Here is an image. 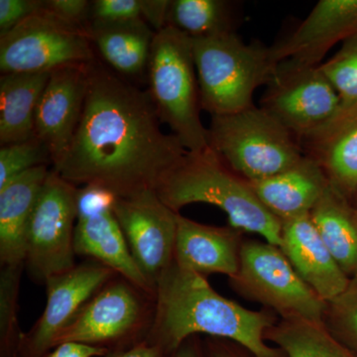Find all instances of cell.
I'll use <instances>...</instances> for the list:
<instances>
[{
  "instance_id": "28",
  "label": "cell",
  "mask_w": 357,
  "mask_h": 357,
  "mask_svg": "<svg viewBox=\"0 0 357 357\" xmlns=\"http://www.w3.org/2000/svg\"><path fill=\"white\" fill-rule=\"evenodd\" d=\"M321 69L337 91L342 100L340 109L357 107V37L342 43L340 50Z\"/></svg>"
},
{
  "instance_id": "31",
  "label": "cell",
  "mask_w": 357,
  "mask_h": 357,
  "mask_svg": "<svg viewBox=\"0 0 357 357\" xmlns=\"http://www.w3.org/2000/svg\"><path fill=\"white\" fill-rule=\"evenodd\" d=\"M142 9V0H96L91 2L89 22L126 23L144 20Z\"/></svg>"
},
{
  "instance_id": "8",
  "label": "cell",
  "mask_w": 357,
  "mask_h": 357,
  "mask_svg": "<svg viewBox=\"0 0 357 357\" xmlns=\"http://www.w3.org/2000/svg\"><path fill=\"white\" fill-rule=\"evenodd\" d=\"M234 289L272 307L284 319L325 323L326 303L302 280L278 246L257 241L243 243Z\"/></svg>"
},
{
  "instance_id": "32",
  "label": "cell",
  "mask_w": 357,
  "mask_h": 357,
  "mask_svg": "<svg viewBox=\"0 0 357 357\" xmlns=\"http://www.w3.org/2000/svg\"><path fill=\"white\" fill-rule=\"evenodd\" d=\"M117 198L119 197L116 195L100 185H86L82 188H77L76 195L77 217L114 210Z\"/></svg>"
},
{
  "instance_id": "26",
  "label": "cell",
  "mask_w": 357,
  "mask_h": 357,
  "mask_svg": "<svg viewBox=\"0 0 357 357\" xmlns=\"http://www.w3.org/2000/svg\"><path fill=\"white\" fill-rule=\"evenodd\" d=\"M229 2L222 0H172L167 26L192 39L206 38L234 32Z\"/></svg>"
},
{
  "instance_id": "35",
  "label": "cell",
  "mask_w": 357,
  "mask_h": 357,
  "mask_svg": "<svg viewBox=\"0 0 357 357\" xmlns=\"http://www.w3.org/2000/svg\"><path fill=\"white\" fill-rule=\"evenodd\" d=\"M170 3V0H142L143 20L154 28L155 32L166 27Z\"/></svg>"
},
{
  "instance_id": "6",
  "label": "cell",
  "mask_w": 357,
  "mask_h": 357,
  "mask_svg": "<svg viewBox=\"0 0 357 357\" xmlns=\"http://www.w3.org/2000/svg\"><path fill=\"white\" fill-rule=\"evenodd\" d=\"M208 146L252 182L284 172L305 156L299 141L261 107L211 116Z\"/></svg>"
},
{
  "instance_id": "13",
  "label": "cell",
  "mask_w": 357,
  "mask_h": 357,
  "mask_svg": "<svg viewBox=\"0 0 357 357\" xmlns=\"http://www.w3.org/2000/svg\"><path fill=\"white\" fill-rule=\"evenodd\" d=\"M119 275L95 260H86L45 283L47 303L43 314L21 337L18 357H46L59 333L102 286Z\"/></svg>"
},
{
  "instance_id": "29",
  "label": "cell",
  "mask_w": 357,
  "mask_h": 357,
  "mask_svg": "<svg viewBox=\"0 0 357 357\" xmlns=\"http://www.w3.org/2000/svg\"><path fill=\"white\" fill-rule=\"evenodd\" d=\"M52 164L50 151L36 136L0 148V189L21 174Z\"/></svg>"
},
{
  "instance_id": "5",
  "label": "cell",
  "mask_w": 357,
  "mask_h": 357,
  "mask_svg": "<svg viewBox=\"0 0 357 357\" xmlns=\"http://www.w3.org/2000/svg\"><path fill=\"white\" fill-rule=\"evenodd\" d=\"M202 109L211 116L255 107L256 89L267 86L276 70L270 47L246 44L236 32L192 39Z\"/></svg>"
},
{
  "instance_id": "33",
  "label": "cell",
  "mask_w": 357,
  "mask_h": 357,
  "mask_svg": "<svg viewBox=\"0 0 357 357\" xmlns=\"http://www.w3.org/2000/svg\"><path fill=\"white\" fill-rule=\"evenodd\" d=\"M44 6L45 0H0V36L43 10Z\"/></svg>"
},
{
  "instance_id": "37",
  "label": "cell",
  "mask_w": 357,
  "mask_h": 357,
  "mask_svg": "<svg viewBox=\"0 0 357 357\" xmlns=\"http://www.w3.org/2000/svg\"><path fill=\"white\" fill-rule=\"evenodd\" d=\"M161 347L151 344L147 340H143L139 344L121 349V351H110L103 357H169Z\"/></svg>"
},
{
  "instance_id": "25",
  "label": "cell",
  "mask_w": 357,
  "mask_h": 357,
  "mask_svg": "<svg viewBox=\"0 0 357 357\" xmlns=\"http://www.w3.org/2000/svg\"><path fill=\"white\" fill-rule=\"evenodd\" d=\"M265 337L274 342L285 357H357L328 330L325 323L283 319L267 331Z\"/></svg>"
},
{
  "instance_id": "21",
  "label": "cell",
  "mask_w": 357,
  "mask_h": 357,
  "mask_svg": "<svg viewBox=\"0 0 357 357\" xmlns=\"http://www.w3.org/2000/svg\"><path fill=\"white\" fill-rule=\"evenodd\" d=\"M49 172L48 165L37 167L0 189L1 266L24 265L28 227Z\"/></svg>"
},
{
  "instance_id": "3",
  "label": "cell",
  "mask_w": 357,
  "mask_h": 357,
  "mask_svg": "<svg viewBox=\"0 0 357 357\" xmlns=\"http://www.w3.org/2000/svg\"><path fill=\"white\" fill-rule=\"evenodd\" d=\"M155 192L176 213L191 204L218 206L227 213L230 227L259 234L281 248V220L263 206L249 181L232 171L211 147L187 152Z\"/></svg>"
},
{
  "instance_id": "2",
  "label": "cell",
  "mask_w": 357,
  "mask_h": 357,
  "mask_svg": "<svg viewBox=\"0 0 357 357\" xmlns=\"http://www.w3.org/2000/svg\"><path fill=\"white\" fill-rule=\"evenodd\" d=\"M155 318L146 340L168 356L199 333L229 340L255 357H285L265 342L276 325L270 312L245 309L222 297L203 275L174 261L157 282Z\"/></svg>"
},
{
  "instance_id": "11",
  "label": "cell",
  "mask_w": 357,
  "mask_h": 357,
  "mask_svg": "<svg viewBox=\"0 0 357 357\" xmlns=\"http://www.w3.org/2000/svg\"><path fill=\"white\" fill-rule=\"evenodd\" d=\"M266 86L260 107L299 143L332 121L342 107L340 96L321 65L283 61Z\"/></svg>"
},
{
  "instance_id": "18",
  "label": "cell",
  "mask_w": 357,
  "mask_h": 357,
  "mask_svg": "<svg viewBox=\"0 0 357 357\" xmlns=\"http://www.w3.org/2000/svg\"><path fill=\"white\" fill-rule=\"evenodd\" d=\"M330 184L347 199L357 192V107L342 110L318 132L301 141Z\"/></svg>"
},
{
  "instance_id": "22",
  "label": "cell",
  "mask_w": 357,
  "mask_h": 357,
  "mask_svg": "<svg viewBox=\"0 0 357 357\" xmlns=\"http://www.w3.org/2000/svg\"><path fill=\"white\" fill-rule=\"evenodd\" d=\"M51 73H15L0 77V144L35 136V112Z\"/></svg>"
},
{
  "instance_id": "15",
  "label": "cell",
  "mask_w": 357,
  "mask_h": 357,
  "mask_svg": "<svg viewBox=\"0 0 357 357\" xmlns=\"http://www.w3.org/2000/svg\"><path fill=\"white\" fill-rule=\"evenodd\" d=\"M357 37V0H321L292 33L270 47L276 64L319 66L338 42Z\"/></svg>"
},
{
  "instance_id": "24",
  "label": "cell",
  "mask_w": 357,
  "mask_h": 357,
  "mask_svg": "<svg viewBox=\"0 0 357 357\" xmlns=\"http://www.w3.org/2000/svg\"><path fill=\"white\" fill-rule=\"evenodd\" d=\"M93 46L105 62L121 75L137 76L147 70L156 32L144 20L126 23L89 22Z\"/></svg>"
},
{
  "instance_id": "30",
  "label": "cell",
  "mask_w": 357,
  "mask_h": 357,
  "mask_svg": "<svg viewBox=\"0 0 357 357\" xmlns=\"http://www.w3.org/2000/svg\"><path fill=\"white\" fill-rule=\"evenodd\" d=\"M325 325L335 337L357 354V278L335 300L326 303Z\"/></svg>"
},
{
  "instance_id": "27",
  "label": "cell",
  "mask_w": 357,
  "mask_h": 357,
  "mask_svg": "<svg viewBox=\"0 0 357 357\" xmlns=\"http://www.w3.org/2000/svg\"><path fill=\"white\" fill-rule=\"evenodd\" d=\"M1 266L0 273V357H18L21 337L18 323L20 281L23 268Z\"/></svg>"
},
{
  "instance_id": "19",
  "label": "cell",
  "mask_w": 357,
  "mask_h": 357,
  "mask_svg": "<svg viewBox=\"0 0 357 357\" xmlns=\"http://www.w3.org/2000/svg\"><path fill=\"white\" fill-rule=\"evenodd\" d=\"M249 183L263 206L281 222L311 213L330 185L321 166L307 155L284 172Z\"/></svg>"
},
{
  "instance_id": "20",
  "label": "cell",
  "mask_w": 357,
  "mask_h": 357,
  "mask_svg": "<svg viewBox=\"0 0 357 357\" xmlns=\"http://www.w3.org/2000/svg\"><path fill=\"white\" fill-rule=\"evenodd\" d=\"M74 248L76 255L102 263L155 296L156 290L136 264L114 210L77 217Z\"/></svg>"
},
{
  "instance_id": "9",
  "label": "cell",
  "mask_w": 357,
  "mask_h": 357,
  "mask_svg": "<svg viewBox=\"0 0 357 357\" xmlns=\"http://www.w3.org/2000/svg\"><path fill=\"white\" fill-rule=\"evenodd\" d=\"M88 29L48 11L33 14L0 36L1 75L52 73L66 66L96 60Z\"/></svg>"
},
{
  "instance_id": "36",
  "label": "cell",
  "mask_w": 357,
  "mask_h": 357,
  "mask_svg": "<svg viewBox=\"0 0 357 357\" xmlns=\"http://www.w3.org/2000/svg\"><path fill=\"white\" fill-rule=\"evenodd\" d=\"M109 351L79 342H64L54 347L46 357H103Z\"/></svg>"
},
{
  "instance_id": "10",
  "label": "cell",
  "mask_w": 357,
  "mask_h": 357,
  "mask_svg": "<svg viewBox=\"0 0 357 357\" xmlns=\"http://www.w3.org/2000/svg\"><path fill=\"white\" fill-rule=\"evenodd\" d=\"M77 185L51 169L40 192L26 236L25 267L34 281L65 273L76 266L74 236Z\"/></svg>"
},
{
  "instance_id": "7",
  "label": "cell",
  "mask_w": 357,
  "mask_h": 357,
  "mask_svg": "<svg viewBox=\"0 0 357 357\" xmlns=\"http://www.w3.org/2000/svg\"><path fill=\"white\" fill-rule=\"evenodd\" d=\"M155 296L121 275L102 286L59 333L54 347L79 342L116 351L146 340L155 318Z\"/></svg>"
},
{
  "instance_id": "34",
  "label": "cell",
  "mask_w": 357,
  "mask_h": 357,
  "mask_svg": "<svg viewBox=\"0 0 357 357\" xmlns=\"http://www.w3.org/2000/svg\"><path fill=\"white\" fill-rule=\"evenodd\" d=\"M91 6L86 0H45L44 9L66 22L86 28Z\"/></svg>"
},
{
  "instance_id": "17",
  "label": "cell",
  "mask_w": 357,
  "mask_h": 357,
  "mask_svg": "<svg viewBox=\"0 0 357 357\" xmlns=\"http://www.w3.org/2000/svg\"><path fill=\"white\" fill-rule=\"evenodd\" d=\"M241 230L194 222L178 213L174 261L203 275L236 276L241 264Z\"/></svg>"
},
{
  "instance_id": "39",
  "label": "cell",
  "mask_w": 357,
  "mask_h": 357,
  "mask_svg": "<svg viewBox=\"0 0 357 357\" xmlns=\"http://www.w3.org/2000/svg\"><path fill=\"white\" fill-rule=\"evenodd\" d=\"M169 357H206V354L199 345V340L192 337L185 340Z\"/></svg>"
},
{
  "instance_id": "40",
  "label": "cell",
  "mask_w": 357,
  "mask_h": 357,
  "mask_svg": "<svg viewBox=\"0 0 357 357\" xmlns=\"http://www.w3.org/2000/svg\"><path fill=\"white\" fill-rule=\"evenodd\" d=\"M356 210H357V208H356Z\"/></svg>"
},
{
  "instance_id": "1",
  "label": "cell",
  "mask_w": 357,
  "mask_h": 357,
  "mask_svg": "<svg viewBox=\"0 0 357 357\" xmlns=\"http://www.w3.org/2000/svg\"><path fill=\"white\" fill-rule=\"evenodd\" d=\"M160 126L148 91L96 59L81 121L64 158L52 169L70 184L100 185L119 198L155 191L188 152Z\"/></svg>"
},
{
  "instance_id": "38",
  "label": "cell",
  "mask_w": 357,
  "mask_h": 357,
  "mask_svg": "<svg viewBox=\"0 0 357 357\" xmlns=\"http://www.w3.org/2000/svg\"><path fill=\"white\" fill-rule=\"evenodd\" d=\"M206 357H246L229 340L211 337L204 347Z\"/></svg>"
},
{
  "instance_id": "4",
  "label": "cell",
  "mask_w": 357,
  "mask_h": 357,
  "mask_svg": "<svg viewBox=\"0 0 357 357\" xmlns=\"http://www.w3.org/2000/svg\"><path fill=\"white\" fill-rule=\"evenodd\" d=\"M146 72L147 91L161 123L169 126L188 152L210 147L208 128L199 116L201 95L191 37L169 25L157 32Z\"/></svg>"
},
{
  "instance_id": "12",
  "label": "cell",
  "mask_w": 357,
  "mask_h": 357,
  "mask_svg": "<svg viewBox=\"0 0 357 357\" xmlns=\"http://www.w3.org/2000/svg\"><path fill=\"white\" fill-rule=\"evenodd\" d=\"M114 213L136 264L156 290L174 262L178 213L155 191L117 198Z\"/></svg>"
},
{
  "instance_id": "23",
  "label": "cell",
  "mask_w": 357,
  "mask_h": 357,
  "mask_svg": "<svg viewBox=\"0 0 357 357\" xmlns=\"http://www.w3.org/2000/svg\"><path fill=\"white\" fill-rule=\"evenodd\" d=\"M310 215L340 267L349 278H357L356 208L330 184Z\"/></svg>"
},
{
  "instance_id": "14",
  "label": "cell",
  "mask_w": 357,
  "mask_h": 357,
  "mask_svg": "<svg viewBox=\"0 0 357 357\" xmlns=\"http://www.w3.org/2000/svg\"><path fill=\"white\" fill-rule=\"evenodd\" d=\"M93 62L53 70L37 105L35 136L50 151L53 167L64 158L81 121Z\"/></svg>"
},
{
  "instance_id": "16",
  "label": "cell",
  "mask_w": 357,
  "mask_h": 357,
  "mask_svg": "<svg viewBox=\"0 0 357 357\" xmlns=\"http://www.w3.org/2000/svg\"><path fill=\"white\" fill-rule=\"evenodd\" d=\"M281 249L302 280L326 303L349 287L351 278L321 241L310 213L282 222Z\"/></svg>"
}]
</instances>
